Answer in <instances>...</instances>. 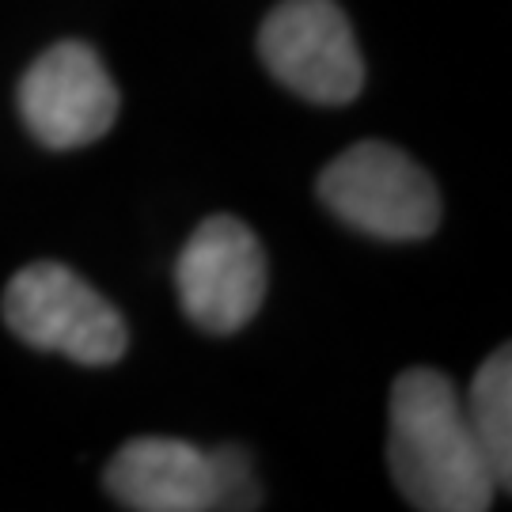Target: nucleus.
<instances>
[{
  "mask_svg": "<svg viewBox=\"0 0 512 512\" xmlns=\"http://www.w3.org/2000/svg\"><path fill=\"white\" fill-rule=\"evenodd\" d=\"M387 459L399 494L425 512H482L497 482L478 452L456 384L437 368H406L391 387Z\"/></svg>",
  "mask_w": 512,
  "mask_h": 512,
  "instance_id": "f257e3e1",
  "label": "nucleus"
},
{
  "mask_svg": "<svg viewBox=\"0 0 512 512\" xmlns=\"http://www.w3.org/2000/svg\"><path fill=\"white\" fill-rule=\"evenodd\" d=\"M315 190L342 224L387 243L425 239L440 224L437 183L387 141H361L334 156Z\"/></svg>",
  "mask_w": 512,
  "mask_h": 512,
  "instance_id": "f03ea898",
  "label": "nucleus"
},
{
  "mask_svg": "<svg viewBox=\"0 0 512 512\" xmlns=\"http://www.w3.org/2000/svg\"><path fill=\"white\" fill-rule=\"evenodd\" d=\"M4 323L27 346L65 353L84 368L114 365L129 346L118 308L61 262H31L8 281Z\"/></svg>",
  "mask_w": 512,
  "mask_h": 512,
  "instance_id": "7ed1b4c3",
  "label": "nucleus"
},
{
  "mask_svg": "<svg viewBox=\"0 0 512 512\" xmlns=\"http://www.w3.org/2000/svg\"><path fill=\"white\" fill-rule=\"evenodd\" d=\"M258 57L308 103L342 107L365 88V57L334 0H281L258 31Z\"/></svg>",
  "mask_w": 512,
  "mask_h": 512,
  "instance_id": "20e7f679",
  "label": "nucleus"
},
{
  "mask_svg": "<svg viewBox=\"0 0 512 512\" xmlns=\"http://www.w3.org/2000/svg\"><path fill=\"white\" fill-rule=\"evenodd\" d=\"M19 118L38 145L65 152L107 137L118 118V88L88 42L65 38L31 61L19 80Z\"/></svg>",
  "mask_w": 512,
  "mask_h": 512,
  "instance_id": "39448f33",
  "label": "nucleus"
},
{
  "mask_svg": "<svg viewBox=\"0 0 512 512\" xmlns=\"http://www.w3.org/2000/svg\"><path fill=\"white\" fill-rule=\"evenodd\" d=\"M175 289L186 319L209 334H236L262 308L266 255L239 217H209L175 262Z\"/></svg>",
  "mask_w": 512,
  "mask_h": 512,
  "instance_id": "423d86ee",
  "label": "nucleus"
},
{
  "mask_svg": "<svg viewBox=\"0 0 512 512\" xmlns=\"http://www.w3.org/2000/svg\"><path fill=\"white\" fill-rule=\"evenodd\" d=\"M110 497L137 512L220 509L213 452L179 437H133L103 471Z\"/></svg>",
  "mask_w": 512,
  "mask_h": 512,
  "instance_id": "0eeeda50",
  "label": "nucleus"
},
{
  "mask_svg": "<svg viewBox=\"0 0 512 512\" xmlns=\"http://www.w3.org/2000/svg\"><path fill=\"white\" fill-rule=\"evenodd\" d=\"M467 425L475 433L478 452L490 463L497 490L512 486V353L501 346L490 353L471 380L467 403H463Z\"/></svg>",
  "mask_w": 512,
  "mask_h": 512,
  "instance_id": "6e6552de",
  "label": "nucleus"
},
{
  "mask_svg": "<svg viewBox=\"0 0 512 512\" xmlns=\"http://www.w3.org/2000/svg\"><path fill=\"white\" fill-rule=\"evenodd\" d=\"M213 463H217L220 482V509H258V482L251 456L239 444H220L213 448Z\"/></svg>",
  "mask_w": 512,
  "mask_h": 512,
  "instance_id": "1a4fd4ad",
  "label": "nucleus"
}]
</instances>
